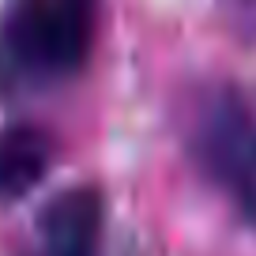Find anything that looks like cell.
<instances>
[{
    "mask_svg": "<svg viewBox=\"0 0 256 256\" xmlns=\"http://www.w3.org/2000/svg\"><path fill=\"white\" fill-rule=\"evenodd\" d=\"M53 147L30 124H16L0 132V204H16L42 184L49 174Z\"/></svg>",
    "mask_w": 256,
    "mask_h": 256,
    "instance_id": "4",
    "label": "cell"
},
{
    "mask_svg": "<svg viewBox=\"0 0 256 256\" xmlns=\"http://www.w3.org/2000/svg\"><path fill=\"white\" fill-rule=\"evenodd\" d=\"M102 196L94 188L60 192L42 215V256H98Z\"/></svg>",
    "mask_w": 256,
    "mask_h": 256,
    "instance_id": "3",
    "label": "cell"
},
{
    "mask_svg": "<svg viewBox=\"0 0 256 256\" xmlns=\"http://www.w3.org/2000/svg\"><path fill=\"white\" fill-rule=\"evenodd\" d=\"M196 154L208 177L256 230V113L234 90H218L200 106Z\"/></svg>",
    "mask_w": 256,
    "mask_h": 256,
    "instance_id": "2",
    "label": "cell"
},
{
    "mask_svg": "<svg viewBox=\"0 0 256 256\" xmlns=\"http://www.w3.org/2000/svg\"><path fill=\"white\" fill-rule=\"evenodd\" d=\"M98 0H16L0 26V87L30 90L87 64Z\"/></svg>",
    "mask_w": 256,
    "mask_h": 256,
    "instance_id": "1",
    "label": "cell"
}]
</instances>
